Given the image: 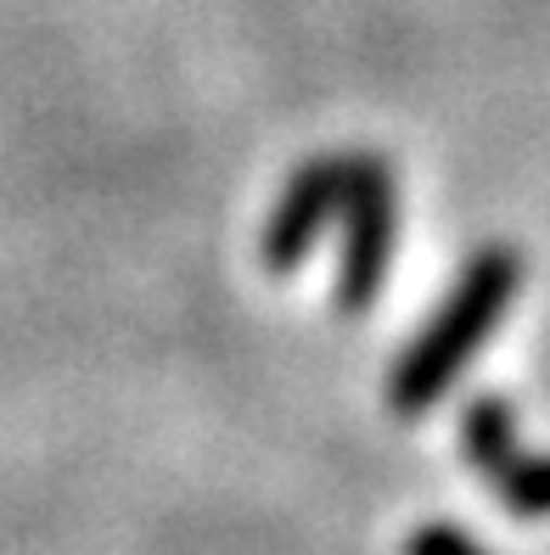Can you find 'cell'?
Masks as SVG:
<instances>
[{
  "mask_svg": "<svg viewBox=\"0 0 550 555\" xmlns=\"http://www.w3.org/2000/svg\"><path fill=\"white\" fill-rule=\"evenodd\" d=\"M516 292H523V253L511 242H483L456 270V281L438 298V309L422 320V332L410 337V348L387 365V387H382L387 410L399 421H415L438 399L456 393L466 365L511 314Z\"/></svg>",
  "mask_w": 550,
  "mask_h": 555,
  "instance_id": "cell-1",
  "label": "cell"
},
{
  "mask_svg": "<svg viewBox=\"0 0 550 555\" xmlns=\"http://www.w3.org/2000/svg\"><path fill=\"white\" fill-rule=\"evenodd\" d=\"M337 281H332V304L337 314H371L387 270L399 253V175L382 152H348V175H343V208H337Z\"/></svg>",
  "mask_w": 550,
  "mask_h": 555,
  "instance_id": "cell-2",
  "label": "cell"
},
{
  "mask_svg": "<svg viewBox=\"0 0 550 555\" xmlns=\"http://www.w3.org/2000/svg\"><path fill=\"white\" fill-rule=\"evenodd\" d=\"M343 175H348V152H315L286 175L265 231H258V264L270 275H293V270L309 264L315 242L337 224Z\"/></svg>",
  "mask_w": 550,
  "mask_h": 555,
  "instance_id": "cell-3",
  "label": "cell"
},
{
  "mask_svg": "<svg viewBox=\"0 0 550 555\" xmlns=\"http://www.w3.org/2000/svg\"><path fill=\"white\" fill-rule=\"evenodd\" d=\"M489 494L516 516V521H550V449H523L516 443L506 461L477 477Z\"/></svg>",
  "mask_w": 550,
  "mask_h": 555,
  "instance_id": "cell-4",
  "label": "cell"
},
{
  "mask_svg": "<svg viewBox=\"0 0 550 555\" xmlns=\"http://www.w3.org/2000/svg\"><path fill=\"white\" fill-rule=\"evenodd\" d=\"M516 443H523V433H516V410H511L506 393L466 399V410H461V454H466V466L477 477H489Z\"/></svg>",
  "mask_w": 550,
  "mask_h": 555,
  "instance_id": "cell-5",
  "label": "cell"
},
{
  "mask_svg": "<svg viewBox=\"0 0 550 555\" xmlns=\"http://www.w3.org/2000/svg\"><path fill=\"white\" fill-rule=\"evenodd\" d=\"M405 555H495V550H483L472 533L449 528V521H422V528L405 539Z\"/></svg>",
  "mask_w": 550,
  "mask_h": 555,
  "instance_id": "cell-6",
  "label": "cell"
}]
</instances>
